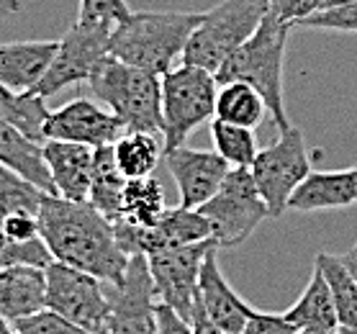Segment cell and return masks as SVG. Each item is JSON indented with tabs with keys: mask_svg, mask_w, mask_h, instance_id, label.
Masks as SVG:
<instances>
[{
	"mask_svg": "<svg viewBox=\"0 0 357 334\" xmlns=\"http://www.w3.org/2000/svg\"><path fill=\"white\" fill-rule=\"evenodd\" d=\"M0 229L13 242H29V239L39 236V221H36V216H29V213H13L8 219H3Z\"/></svg>",
	"mask_w": 357,
	"mask_h": 334,
	"instance_id": "8d00e7d4",
	"label": "cell"
},
{
	"mask_svg": "<svg viewBox=\"0 0 357 334\" xmlns=\"http://www.w3.org/2000/svg\"><path fill=\"white\" fill-rule=\"evenodd\" d=\"M355 250H357V242H355Z\"/></svg>",
	"mask_w": 357,
	"mask_h": 334,
	"instance_id": "bcb514c9",
	"label": "cell"
},
{
	"mask_svg": "<svg viewBox=\"0 0 357 334\" xmlns=\"http://www.w3.org/2000/svg\"><path fill=\"white\" fill-rule=\"evenodd\" d=\"M283 317L291 321L296 329H306V332L317 334H337L340 332V319H337V309H334L332 294L326 285L321 270L314 265L306 291L296 298L291 309L283 311Z\"/></svg>",
	"mask_w": 357,
	"mask_h": 334,
	"instance_id": "7402d4cb",
	"label": "cell"
},
{
	"mask_svg": "<svg viewBox=\"0 0 357 334\" xmlns=\"http://www.w3.org/2000/svg\"><path fill=\"white\" fill-rule=\"evenodd\" d=\"M268 0H221L211 10H203L183 50V65L216 73L224 59L239 50L260 26Z\"/></svg>",
	"mask_w": 357,
	"mask_h": 334,
	"instance_id": "5b68a950",
	"label": "cell"
},
{
	"mask_svg": "<svg viewBox=\"0 0 357 334\" xmlns=\"http://www.w3.org/2000/svg\"><path fill=\"white\" fill-rule=\"evenodd\" d=\"M211 250H219L213 239H203L195 245L170 247L144 255L149 275L155 280L157 298L160 303L170 306L180 319L190 324L193 309L198 303V275L206 255Z\"/></svg>",
	"mask_w": 357,
	"mask_h": 334,
	"instance_id": "30bf717a",
	"label": "cell"
},
{
	"mask_svg": "<svg viewBox=\"0 0 357 334\" xmlns=\"http://www.w3.org/2000/svg\"><path fill=\"white\" fill-rule=\"evenodd\" d=\"M250 172L262 201L268 206L270 219L288 211V201H291L293 190L311 172V155L306 149L303 131L296 126L280 131V137L270 147L257 149V155L250 165Z\"/></svg>",
	"mask_w": 357,
	"mask_h": 334,
	"instance_id": "ba28073f",
	"label": "cell"
},
{
	"mask_svg": "<svg viewBox=\"0 0 357 334\" xmlns=\"http://www.w3.org/2000/svg\"><path fill=\"white\" fill-rule=\"evenodd\" d=\"M36 221L52 260L90 273L108 285L121 283L129 255L119 245L114 224L88 201H65L47 193Z\"/></svg>",
	"mask_w": 357,
	"mask_h": 334,
	"instance_id": "6da1fadb",
	"label": "cell"
},
{
	"mask_svg": "<svg viewBox=\"0 0 357 334\" xmlns=\"http://www.w3.org/2000/svg\"><path fill=\"white\" fill-rule=\"evenodd\" d=\"M216 252L219 250H211L201 265L198 303L213 326H219L224 334H239L247 324V317L252 314V306L244 298H239V294L224 278Z\"/></svg>",
	"mask_w": 357,
	"mask_h": 334,
	"instance_id": "2e32d148",
	"label": "cell"
},
{
	"mask_svg": "<svg viewBox=\"0 0 357 334\" xmlns=\"http://www.w3.org/2000/svg\"><path fill=\"white\" fill-rule=\"evenodd\" d=\"M47 278V309L57 311L90 332L103 334L111 298L103 291V280L90 273L52 260L44 268Z\"/></svg>",
	"mask_w": 357,
	"mask_h": 334,
	"instance_id": "8fae6325",
	"label": "cell"
},
{
	"mask_svg": "<svg viewBox=\"0 0 357 334\" xmlns=\"http://www.w3.org/2000/svg\"><path fill=\"white\" fill-rule=\"evenodd\" d=\"M190 329H193V334H224L219 326H213L211 321H208V317H206L201 309V303H195L193 319H190Z\"/></svg>",
	"mask_w": 357,
	"mask_h": 334,
	"instance_id": "f35d334b",
	"label": "cell"
},
{
	"mask_svg": "<svg viewBox=\"0 0 357 334\" xmlns=\"http://www.w3.org/2000/svg\"><path fill=\"white\" fill-rule=\"evenodd\" d=\"M0 165L8 170L18 172L21 178L41 188L44 193L54 196V185L49 178L47 162H44V149L39 142L29 139L13 123L0 119Z\"/></svg>",
	"mask_w": 357,
	"mask_h": 334,
	"instance_id": "44dd1931",
	"label": "cell"
},
{
	"mask_svg": "<svg viewBox=\"0 0 357 334\" xmlns=\"http://www.w3.org/2000/svg\"><path fill=\"white\" fill-rule=\"evenodd\" d=\"M198 21L201 13L185 10H131L114 26L108 54L162 77L183 57L188 36Z\"/></svg>",
	"mask_w": 357,
	"mask_h": 334,
	"instance_id": "7a4b0ae2",
	"label": "cell"
},
{
	"mask_svg": "<svg viewBox=\"0 0 357 334\" xmlns=\"http://www.w3.org/2000/svg\"><path fill=\"white\" fill-rule=\"evenodd\" d=\"M293 26L280 24L265 10L260 26L255 29L250 39L239 50H234L224 59V65L213 73L216 85L224 82H247L260 93L265 100L270 119L275 121L278 131H285L291 126L288 111H285L283 96V65H285V47Z\"/></svg>",
	"mask_w": 357,
	"mask_h": 334,
	"instance_id": "3957f363",
	"label": "cell"
},
{
	"mask_svg": "<svg viewBox=\"0 0 357 334\" xmlns=\"http://www.w3.org/2000/svg\"><path fill=\"white\" fill-rule=\"evenodd\" d=\"M47 116V98H41L39 93H33V90L18 93V90L0 82V119L3 121L13 123L16 129H21L33 142H41Z\"/></svg>",
	"mask_w": 357,
	"mask_h": 334,
	"instance_id": "484cf974",
	"label": "cell"
},
{
	"mask_svg": "<svg viewBox=\"0 0 357 334\" xmlns=\"http://www.w3.org/2000/svg\"><path fill=\"white\" fill-rule=\"evenodd\" d=\"M357 204V165L347 170L309 172L293 190L288 208L301 213L332 211Z\"/></svg>",
	"mask_w": 357,
	"mask_h": 334,
	"instance_id": "ac0fdd59",
	"label": "cell"
},
{
	"mask_svg": "<svg viewBox=\"0 0 357 334\" xmlns=\"http://www.w3.org/2000/svg\"><path fill=\"white\" fill-rule=\"evenodd\" d=\"M314 265L321 270V275L329 285L337 319H340V329L342 326H357V283L355 275L349 273L347 262L342 260V255L319 252Z\"/></svg>",
	"mask_w": 357,
	"mask_h": 334,
	"instance_id": "4316f807",
	"label": "cell"
},
{
	"mask_svg": "<svg viewBox=\"0 0 357 334\" xmlns=\"http://www.w3.org/2000/svg\"><path fill=\"white\" fill-rule=\"evenodd\" d=\"M114 234L126 255H149L157 250L195 245L213 239L211 224L198 208H165L160 219L149 227H137L131 221H114Z\"/></svg>",
	"mask_w": 357,
	"mask_h": 334,
	"instance_id": "4fadbf2b",
	"label": "cell"
},
{
	"mask_svg": "<svg viewBox=\"0 0 357 334\" xmlns=\"http://www.w3.org/2000/svg\"><path fill=\"white\" fill-rule=\"evenodd\" d=\"M268 114L265 100L260 93L247 85V82H224L216 90V106H213V119L224 123H236L247 129H257Z\"/></svg>",
	"mask_w": 357,
	"mask_h": 334,
	"instance_id": "d4e9b609",
	"label": "cell"
},
{
	"mask_svg": "<svg viewBox=\"0 0 357 334\" xmlns=\"http://www.w3.org/2000/svg\"><path fill=\"white\" fill-rule=\"evenodd\" d=\"M103 334H157V288L149 275L144 255H129V265L121 283L111 285Z\"/></svg>",
	"mask_w": 357,
	"mask_h": 334,
	"instance_id": "7c38bea8",
	"label": "cell"
},
{
	"mask_svg": "<svg viewBox=\"0 0 357 334\" xmlns=\"http://www.w3.org/2000/svg\"><path fill=\"white\" fill-rule=\"evenodd\" d=\"M340 334H357V326H342Z\"/></svg>",
	"mask_w": 357,
	"mask_h": 334,
	"instance_id": "ee69618b",
	"label": "cell"
},
{
	"mask_svg": "<svg viewBox=\"0 0 357 334\" xmlns=\"http://www.w3.org/2000/svg\"><path fill=\"white\" fill-rule=\"evenodd\" d=\"M131 8L126 0H80V10H77V21L85 24H103L116 26L119 21L129 16Z\"/></svg>",
	"mask_w": 357,
	"mask_h": 334,
	"instance_id": "836d02e7",
	"label": "cell"
},
{
	"mask_svg": "<svg viewBox=\"0 0 357 334\" xmlns=\"http://www.w3.org/2000/svg\"><path fill=\"white\" fill-rule=\"evenodd\" d=\"M111 149L116 167L126 180L152 175L165 157L162 134H149V131H123L111 144Z\"/></svg>",
	"mask_w": 357,
	"mask_h": 334,
	"instance_id": "cb8c5ba5",
	"label": "cell"
},
{
	"mask_svg": "<svg viewBox=\"0 0 357 334\" xmlns=\"http://www.w3.org/2000/svg\"><path fill=\"white\" fill-rule=\"evenodd\" d=\"M213 152L224 157L231 167H250L255 155H257V137L255 129L236 126V123H224L219 119L211 121Z\"/></svg>",
	"mask_w": 357,
	"mask_h": 334,
	"instance_id": "f1b7e54d",
	"label": "cell"
},
{
	"mask_svg": "<svg viewBox=\"0 0 357 334\" xmlns=\"http://www.w3.org/2000/svg\"><path fill=\"white\" fill-rule=\"evenodd\" d=\"M123 188L126 178L121 170L116 167L114 149L111 144L93 149V178H90L88 190V204L98 213H103L111 224L121 221V201H123Z\"/></svg>",
	"mask_w": 357,
	"mask_h": 334,
	"instance_id": "603a6c76",
	"label": "cell"
},
{
	"mask_svg": "<svg viewBox=\"0 0 357 334\" xmlns=\"http://www.w3.org/2000/svg\"><path fill=\"white\" fill-rule=\"evenodd\" d=\"M337 334H340V332H337Z\"/></svg>",
	"mask_w": 357,
	"mask_h": 334,
	"instance_id": "7dc6e473",
	"label": "cell"
},
{
	"mask_svg": "<svg viewBox=\"0 0 357 334\" xmlns=\"http://www.w3.org/2000/svg\"><path fill=\"white\" fill-rule=\"evenodd\" d=\"M21 10V0H0V21L16 16Z\"/></svg>",
	"mask_w": 357,
	"mask_h": 334,
	"instance_id": "ab89813d",
	"label": "cell"
},
{
	"mask_svg": "<svg viewBox=\"0 0 357 334\" xmlns=\"http://www.w3.org/2000/svg\"><path fill=\"white\" fill-rule=\"evenodd\" d=\"M93 96L121 121L123 131H162V88L160 77L108 54L88 77Z\"/></svg>",
	"mask_w": 357,
	"mask_h": 334,
	"instance_id": "277c9868",
	"label": "cell"
},
{
	"mask_svg": "<svg viewBox=\"0 0 357 334\" xmlns=\"http://www.w3.org/2000/svg\"><path fill=\"white\" fill-rule=\"evenodd\" d=\"M198 211L211 224V236L219 250L244 245L262 221L270 219V211L260 190L252 180L250 167H231L224 183Z\"/></svg>",
	"mask_w": 357,
	"mask_h": 334,
	"instance_id": "52a82bcc",
	"label": "cell"
},
{
	"mask_svg": "<svg viewBox=\"0 0 357 334\" xmlns=\"http://www.w3.org/2000/svg\"><path fill=\"white\" fill-rule=\"evenodd\" d=\"M47 306L44 268L33 265H3L0 268V317L10 324L31 317Z\"/></svg>",
	"mask_w": 357,
	"mask_h": 334,
	"instance_id": "d6986e66",
	"label": "cell"
},
{
	"mask_svg": "<svg viewBox=\"0 0 357 334\" xmlns=\"http://www.w3.org/2000/svg\"><path fill=\"white\" fill-rule=\"evenodd\" d=\"M57 52V41H6L0 44V82L24 93L33 90L44 77Z\"/></svg>",
	"mask_w": 357,
	"mask_h": 334,
	"instance_id": "ffe728a7",
	"label": "cell"
},
{
	"mask_svg": "<svg viewBox=\"0 0 357 334\" xmlns=\"http://www.w3.org/2000/svg\"><path fill=\"white\" fill-rule=\"evenodd\" d=\"M296 334H317V332H306V329H298Z\"/></svg>",
	"mask_w": 357,
	"mask_h": 334,
	"instance_id": "f6af8a7d",
	"label": "cell"
},
{
	"mask_svg": "<svg viewBox=\"0 0 357 334\" xmlns=\"http://www.w3.org/2000/svg\"><path fill=\"white\" fill-rule=\"evenodd\" d=\"M111 31L114 26L75 21L57 41V52L49 62L44 77L36 82L33 93H39L41 98H49L70 85L88 82L93 70L108 57Z\"/></svg>",
	"mask_w": 357,
	"mask_h": 334,
	"instance_id": "9c48e42d",
	"label": "cell"
},
{
	"mask_svg": "<svg viewBox=\"0 0 357 334\" xmlns=\"http://www.w3.org/2000/svg\"><path fill=\"white\" fill-rule=\"evenodd\" d=\"M44 196L47 193L41 188H36L33 183L21 178L18 172L0 165V221L13 216V213L36 216Z\"/></svg>",
	"mask_w": 357,
	"mask_h": 334,
	"instance_id": "f546056e",
	"label": "cell"
},
{
	"mask_svg": "<svg viewBox=\"0 0 357 334\" xmlns=\"http://www.w3.org/2000/svg\"><path fill=\"white\" fill-rule=\"evenodd\" d=\"M121 134V121L90 98L70 100L57 111H49L47 121H44V139L77 142V144H88L93 149L114 144Z\"/></svg>",
	"mask_w": 357,
	"mask_h": 334,
	"instance_id": "5bb4252c",
	"label": "cell"
},
{
	"mask_svg": "<svg viewBox=\"0 0 357 334\" xmlns=\"http://www.w3.org/2000/svg\"><path fill=\"white\" fill-rule=\"evenodd\" d=\"M298 26L357 33V3H349V6H332V8L317 10V13H311V16L303 18Z\"/></svg>",
	"mask_w": 357,
	"mask_h": 334,
	"instance_id": "d6a6232c",
	"label": "cell"
},
{
	"mask_svg": "<svg viewBox=\"0 0 357 334\" xmlns=\"http://www.w3.org/2000/svg\"><path fill=\"white\" fill-rule=\"evenodd\" d=\"M298 329L283 317V314H268V311L252 309L247 324L239 334H296Z\"/></svg>",
	"mask_w": 357,
	"mask_h": 334,
	"instance_id": "d590c367",
	"label": "cell"
},
{
	"mask_svg": "<svg viewBox=\"0 0 357 334\" xmlns=\"http://www.w3.org/2000/svg\"><path fill=\"white\" fill-rule=\"evenodd\" d=\"M41 149L54 185V196L65 201H88L90 178H93V147L62 139H47Z\"/></svg>",
	"mask_w": 357,
	"mask_h": 334,
	"instance_id": "e0dca14e",
	"label": "cell"
},
{
	"mask_svg": "<svg viewBox=\"0 0 357 334\" xmlns=\"http://www.w3.org/2000/svg\"><path fill=\"white\" fill-rule=\"evenodd\" d=\"M162 88V144L165 152L183 147L198 126L213 119L216 106V77L208 70L193 65L172 67L160 77Z\"/></svg>",
	"mask_w": 357,
	"mask_h": 334,
	"instance_id": "8992f818",
	"label": "cell"
},
{
	"mask_svg": "<svg viewBox=\"0 0 357 334\" xmlns=\"http://www.w3.org/2000/svg\"><path fill=\"white\" fill-rule=\"evenodd\" d=\"M0 334H16L13 324H10L8 319H3V317H0Z\"/></svg>",
	"mask_w": 357,
	"mask_h": 334,
	"instance_id": "b9f144b4",
	"label": "cell"
},
{
	"mask_svg": "<svg viewBox=\"0 0 357 334\" xmlns=\"http://www.w3.org/2000/svg\"><path fill=\"white\" fill-rule=\"evenodd\" d=\"M13 329H16V334H96L85 329V326L65 319L57 311L47 309V306L36 311V314H31V317L13 321Z\"/></svg>",
	"mask_w": 357,
	"mask_h": 334,
	"instance_id": "1f68e13d",
	"label": "cell"
},
{
	"mask_svg": "<svg viewBox=\"0 0 357 334\" xmlns=\"http://www.w3.org/2000/svg\"><path fill=\"white\" fill-rule=\"evenodd\" d=\"M52 262L47 245L41 242V236L29 239V242H13L0 229V268L3 265H33V268H47Z\"/></svg>",
	"mask_w": 357,
	"mask_h": 334,
	"instance_id": "4dcf8cb0",
	"label": "cell"
},
{
	"mask_svg": "<svg viewBox=\"0 0 357 334\" xmlns=\"http://www.w3.org/2000/svg\"><path fill=\"white\" fill-rule=\"evenodd\" d=\"M342 260L347 262L349 273H352V275H355V283H357V250H355V247H352V250H349V252H344V255H342Z\"/></svg>",
	"mask_w": 357,
	"mask_h": 334,
	"instance_id": "60d3db41",
	"label": "cell"
},
{
	"mask_svg": "<svg viewBox=\"0 0 357 334\" xmlns=\"http://www.w3.org/2000/svg\"><path fill=\"white\" fill-rule=\"evenodd\" d=\"M165 165L172 175L180 193V206L183 208H198L219 190L231 165L208 149H188L175 147L165 152Z\"/></svg>",
	"mask_w": 357,
	"mask_h": 334,
	"instance_id": "9a60e30c",
	"label": "cell"
},
{
	"mask_svg": "<svg viewBox=\"0 0 357 334\" xmlns=\"http://www.w3.org/2000/svg\"><path fill=\"white\" fill-rule=\"evenodd\" d=\"M167 206H165V190L160 185V180H155L152 175L126 180L121 201L123 221H131L137 227H149V224H155L160 219V213Z\"/></svg>",
	"mask_w": 357,
	"mask_h": 334,
	"instance_id": "83f0119b",
	"label": "cell"
},
{
	"mask_svg": "<svg viewBox=\"0 0 357 334\" xmlns=\"http://www.w3.org/2000/svg\"><path fill=\"white\" fill-rule=\"evenodd\" d=\"M326 0H268V13L280 24L298 26L311 13L324 8Z\"/></svg>",
	"mask_w": 357,
	"mask_h": 334,
	"instance_id": "e575fe53",
	"label": "cell"
},
{
	"mask_svg": "<svg viewBox=\"0 0 357 334\" xmlns=\"http://www.w3.org/2000/svg\"><path fill=\"white\" fill-rule=\"evenodd\" d=\"M349 3H357V0H326L324 8H332V6H349ZM321 8V10H324Z\"/></svg>",
	"mask_w": 357,
	"mask_h": 334,
	"instance_id": "7bdbcfd3",
	"label": "cell"
},
{
	"mask_svg": "<svg viewBox=\"0 0 357 334\" xmlns=\"http://www.w3.org/2000/svg\"><path fill=\"white\" fill-rule=\"evenodd\" d=\"M157 334H193V329L170 306L157 303Z\"/></svg>",
	"mask_w": 357,
	"mask_h": 334,
	"instance_id": "74e56055",
	"label": "cell"
}]
</instances>
